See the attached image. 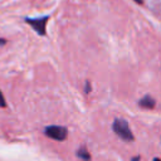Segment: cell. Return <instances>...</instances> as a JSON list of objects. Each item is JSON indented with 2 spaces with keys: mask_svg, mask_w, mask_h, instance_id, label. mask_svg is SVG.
Returning a JSON list of instances; mask_svg holds the SVG:
<instances>
[{
  "mask_svg": "<svg viewBox=\"0 0 161 161\" xmlns=\"http://www.w3.org/2000/svg\"><path fill=\"white\" fill-rule=\"evenodd\" d=\"M112 130L113 132L123 141H133L135 140V136L128 126V122L123 118H116L112 123Z\"/></svg>",
  "mask_w": 161,
  "mask_h": 161,
  "instance_id": "obj_1",
  "label": "cell"
},
{
  "mask_svg": "<svg viewBox=\"0 0 161 161\" xmlns=\"http://www.w3.org/2000/svg\"><path fill=\"white\" fill-rule=\"evenodd\" d=\"M49 20V16H42V18H25V21L42 36L47 34V23Z\"/></svg>",
  "mask_w": 161,
  "mask_h": 161,
  "instance_id": "obj_2",
  "label": "cell"
},
{
  "mask_svg": "<svg viewBox=\"0 0 161 161\" xmlns=\"http://www.w3.org/2000/svg\"><path fill=\"white\" fill-rule=\"evenodd\" d=\"M44 133L55 141H64L68 137V130L63 126H48L44 128Z\"/></svg>",
  "mask_w": 161,
  "mask_h": 161,
  "instance_id": "obj_3",
  "label": "cell"
},
{
  "mask_svg": "<svg viewBox=\"0 0 161 161\" xmlns=\"http://www.w3.org/2000/svg\"><path fill=\"white\" fill-rule=\"evenodd\" d=\"M155 104H156V101L148 94H146L145 97H142L138 101V106L142 107V108H147V109H152L155 107Z\"/></svg>",
  "mask_w": 161,
  "mask_h": 161,
  "instance_id": "obj_4",
  "label": "cell"
},
{
  "mask_svg": "<svg viewBox=\"0 0 161 161\" xmlns=\"http://www.w3.org/2000/svg\"><path fill=\"white\" fill-rule=\"evenodd\" d=\"M77 156H78L82 161H91V155H89V152L87 151L86 147H79V148L77 150Z\"/></svg>",
  "mask_w": 161,
  "mask_h": 161,
  "instance_id": "obj_5",
  "label": "cell"
},
{
  "mask_svg": "<svg viewBox=\"0 0 161 161\" xmlns=\"http://www.w3.org/2000/svg\"><path fill=\"white\" fill-rule=\"evenodd\" d=\"M0 107H6V102H5V98L0 91Z\"/></svg>",
  "mask_w": 161,
  "mask_h": 161,
  "instance_id": "obj_6",
  "label": "cell"
},
{
  "mask_svg": "<svg viewBox=\"0 0 161 161\" xmlns=\"http://www.w3.org/2000/svg\"><path fill=\"white\" fill-rule=\"evenodd\" d=\"M84 92H86V93H89V92H91V84H89V82H88V80L86 82V87H84Z\"/></svg>",
  "mask_w": 161,
  "mask_h": 161,
  "instance_id": "obj_7",
  "label": "cell"
},
{
  "mask_svg": "<svg viewBox=\"0 0 161 161\" xmlns=\"http://www.w3.org/2000/svg\"><path fill=\"white\" fill-rule=\"evenodd\" d=\"M6 43V40L5 39H3V38H0V45H4Z\"/></svg>",
  "mask_w": 161,
  "mask_h": 161,
  "instance_id": "obj_8",
  "label": "cell"
},
{
  "mask_svg": "<svg viewBox=\"0 0 161 161\" xmlns=\"http://www.w3.org/2000/svg\"><path fill=\"white\" fill-rule=\"evenodd\" d=\"M133 1H136L138 5H142L143 4V0H133Z\"/></svg>",
  "mask_w": 161,
  "mask_h": 161,
  "instance_id": "obj_9",
  "label": "cell"
},
{
  "mask_svg": "<svg viewBox=\"0 0 161 161\" xmlns=\"http://www.w3.org/2000/svg\"><path fill=\"white\" fill-rule=\"evenodd\" d=\"M138 160H140V157H138V156H137V157H133V158H132V161H138Z\"/></svg>",
  "mask_w": 161,
  "mask_h": 161,
  "instance_id": "obj_10",
  "label": "cell"
},
{
  "mask_svg": "<svg viewBox=\"0 0 161 161\" xmlns=\"http://www.w3.org/2000/svg\"><path fill=\"white\" fill-rule=\"evenodd\" d=\"M152 161H161V160H160V158H156V157H155V158H153Z\"/></svg>",
  "mask_w": 161,
  "mask_h": 161,
  "instance_id": "obj_11",
  "label": "cell"
}]
</instances>
